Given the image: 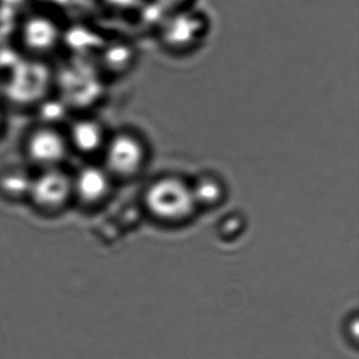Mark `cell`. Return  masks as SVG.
Wrapping results in <instances>:
<instances>
[{"instance_id":"1","label":"cell","mask_w":359,"mask_h":359,"mask_svg":"<svg viewBox=\"0 0 359 359\" xmlns=\"http://www.w3.org/2000/svg\"><path fill=\"white\" fill-rule=\"evenodd\" d=\"M210 24L207 16L192 6L168 14L157 33L159 45L167 53L188 55L201 47Z\"/></svg>"},{"instance_id":"2","label":"cell","mask_w":359,"mask_h":359,"mask_svg":"<svg viewBox=\"0 0 359 359\" xmlns=\"http://www.w3.org/2000/svg\"><path fill=\"white\" fill-rule=\"evenodd\" d=\"M149 210L158 218L180 220L187 217L195 205L192 189L180 180L167 178L155 182L146 196Z\"/></svg>"},{"instance_id":"3","label":"cell","mask_w":359,"mask_h":359,"mask_svg":"<svg viewBox=\"0 0 359 359\" xmlns=\"http://www.w3.org/2000/svg\"><path fill=\"white\" fill-rule=\"evenodd\" d=\"M102 151L108 167L118 174L137 171L147 156L144 137L131 128H123L109 134Z\"/></svg>"},{"instance_id":"4","label":"cell","mask_w":359,"mask_h":359,"mask_svg":"<svg viewBox=\"0 0 359 359\" xmlns=\"http://www.w3.org/2000/svg\"><path fill=\"white\" fill-rule=\"evenodd\" d=\"M69 146L66 132L56 123H37L26 138V151L35 163L52 165L62 161L68 154Z\"/></svg>"},{"instance_id":"5","label":"cell","mask_w":359,"mask_h":359,"mask_svg":"<svg viewBox=\"0 0 359 359\" xmlns=\"http://www.w3.org/2000/svg\"><path fill=\"white\" fill-rule=\"evenodd\" d=\"M65 132L70 148H74L85 154L104 150L110 134L104 121L100 117L91 114L72 117Z\"/></svg>"},{"instance_id":"6","label":"cell","mask_w":359,"mask_h":359,"mask_svg":"<svg viewBox=\"0 0 359 359\" xmlns=\"http://www.w3.org/2000/svg\"><path fill=\"white\" fill-rule=\"evenodd\" d=\"M20 41L27 51L35 55H45L54 51L60 39L57 25L45 15L35 14L22 22Z\"/></svg>"},{"instance_id":"7","label":"cell","mask_w":359,"mask_h":359,"mask_svg":"<svg viewBox=\"0 0 359 359\" xmlns=\"http://www.w3.org/2000/svg\"><path fill=\"white\" fill-rule=\"evenodd\" d=\"M70 191V182L62 172L48 171L33 180L30 193L37 203L56 205L62 203Z\"/></svg>"},{"instance_id":"8","label":"cell","mask_w":359,"mask_h":359,"mask_svg":"<svg viewBox=\"0 0 359 359\" xmlns=\"http://www.w3.org/2000/svg\"><path fill=\"white\" fill-rule=\"evenodd\" d=\"M108 186L106 173L97 167L85 168L76 178L77 192L86 201L100 199L108 190Z\"/></svg>"},{"instance_id":"9","label":"cell","mask_w":359,"mask_h":359,"mask_svg":"<svg viewBox=\"0 0 359 359\" xmlns=\"http://www.w3.org/2000/svg\"><path fill=\"white\" fill-rule=\"evenodd\" d=\"M33 180H30L28 176L22 173H14L8 175L4 180V188L7 192L14 195L30 193Z\"/></svg>"},{"instance_id":"10","label":"cell","mask_w":359,"mask_h":359,"mask_svg":"<svg viewBox=\"0 0 359 359\" xmlns=\"http://www.w3.org/2000/svg\"><path fill=\"white\" fill-rule=\"evenodd\" d=\"M192 193L195 203L198 201L201 203H212L217 201L220 195L219 187L210 180H205L197 184L196 189H192Z\"/></svg>"},{"instance_id":"11","label":"cell","mask_w":359,"mask_h":359,"mask_svg":"<svg viewBox=\"0 0 359 359\" xmlns=\"http://www.w3.org/2000/svg\"><path fill=\"white\" fill-rule=\"evenodd\" d=\"M6 118H7L6 110L4 109L3 104H0V131L5 127Z\"/></svg>"}]
</instances>
